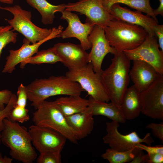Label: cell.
I'll use <instances>...</instances> for the list:
<instances>
[{
    "instance_id": "cell-35",
    "label": "cell",
    "mask_w": 163,
    "mask_h": 163,
    "mask_svg": "<svg viewBox=\"0 0 163 163\" xmlns=\"http://www.w3.org/2000/svg\"><path fill=\"white\" fill-rule=\"evenodd\" d=\"M12 94L11 91L8 89L0 91V109L4 108L5 105L8 103Z\"/></svg>"
},
{
    "instance_id": "cell-24",
    "label": "cell",
    "mask_w": 163,
    "mask_h": 163,
    "mask_svg": "<svg viewBox=\"0 0 163 163\" xmlns=\"http://www.w3.org/2000/svg\"><path fill=\"white\" fill-rule=\"evenodd\" d=\"M62 60L53 47L47 49L38 51L34 56L20 63V67L23 69L27 64L39 65L42 64H54Z\"/></svg>"
},
{
    "instance_id": "cell-30",
    "label": "cell",
    "mask_w": 163,
    "mask_h": 163,
    "mask_svg": "<svg viewBox=\"0 0 163 163\" xmlns=\"http://www.w3.org/2000/svg\"><path fill=\"white\" fill-rule=\"evenodd\" d=\"M17 99V95L13 94L9 101L4 108L0 109V133L4 128V120L8 117L10 111L16 105Z\"/></svg>"
},
{
    "instance_id": "cell-16",
    "label": "cell",
    "mask_w": 163,
    "mask_h": 163,
    "mask_svg": "<svg viewBox=\"0 0 163 163\" xmlns=\"http://www.w3.org/2000/svg\"><path fill=\"white\" fill-rule=\"evenodd\" d=\"M53 47L61 58V62L69 70L80 69L88 63L89 53L80 44L59 43Z\"/></svg>"
},
{
    "instance_id": "cell-3",
    "label": "cell",
    "mask_w": 163,
    "mask_h": 163,
    "mask_svg": "<svg viewBox=\"0 0 163 163\" xmlns=\"http://www.w3.org/2000/svg\"><path fill=\"white\" fill-rule=\"evenodd\" d=\"M4 128L1 133V142L10 149L12 158L23 163H33L37 154L27 129L7 118L4 119Z\"/></svg>"
},
{
    "instance_id": "cell-39",
    "label": "cell",
    "mask_w": 163,
    "mask_h": 163,
    "mask_svg": "<svg viewBox=\"0 0 163 163\" xmlns=\"http://www.w3.org/2000/svg\"><path fill=\"white\" fill-rule=\"evenodd\" d=\"M12 159V158L8 157L6 156L3 157L2 153H0V163H11Z\"/></svg>"
},
{
    "instance_id": "cell-27",
    "label": "cell",
    "mask_w": 163,
    "mask_h": 163,
    "mask_svg": "<svg viewBox=\"0 0 163 163\" xmlns=\"http://www.w3.org/2000/svg\"><path fill=\"white\" fill-rule=\"evenodd\" d=\"M10 25L0 26V60L2 51L10 43H16L17 33L14 32Z\"/></svg>"
},
{
    "instance_id": "cell-33",
    "label": "cell",
    "mask_w": 163,
    "mask_h": 163,
    "mask_svg": "<svg viewBox=\"0 0 163 163\" xmlns=\"http://www.w3.org/2000/svg\"><path fill=\"white\" fill-rule=\"evenodd\" d=\"M136 146L142 150L145 151L147 154L159 153L163 155V146L162 145L151 146L139 143Z\"/></svg>"
},
{
    "instance_id": "cell-36",
    "label": "cell",
    "mask_w": 163,
    "mask_h": 163,
    "mask_svg": "<svg viewBox=\"0 0 163 163\" xmlns=\"http://www.w3.org/2000/svg\"><path fill=\"white\" fill-rule=\"evenodd\" d=\"M154 32L158 40V43L160 49L163 52V25H156L154 28Z\"/></svg>"
},
{
    "instance_id": "cell-5",
    "label": "cell",
    "mask_w": 163,
    "mask_h": 163,
    "mask_svg": "<svg viewBox=\"0 0 163 163\" xmlns=\"http://www.w3.org/2000/svg\"><path fill=\"white\" fill-rule=\"evenodd\" d=\"M33 113L35 124L47 127L59 133L72 143L77 144L79 140L75 132L68 124L65 117L54 101L46 100Z\"/></svg>"
},
{
    "instance_id": "cell-11",
    "label": "cell",
    "mask_w": 163,
    "mask_h": 163,
    "mask_svg": "<svg viewBox=\"0 0 163 163\" xmlns=\"http://www.w3.org/2000/svg\"><path fill=\"white\" fill-rule=\"evenodd\" d=\"M141 113L155 119L163 120V75L140 92Z\"/></svg>"
},
{
    "instance_id": "cell-26",
    "label": "cell",
    "mask_w": 163,
    "mask_h": 163,
    "mask_svg": "<svg viewBox=\"0 0 163 163\" xmlns=\"http://www.w3.org/2000/svg\"><path fill=\"white\" fill-rule=\"evenodd\" d=\"M106 8L110 11L111 6L113 4L121 3L126 5L158 20L154 14L153 9L150 4V0H103Z\"/></svg>"
},
{
    "instance_id": "cell-8",
    "label": "cell",
    "mask_w": 163,
    "mask_h": 163,
    "mask_svg": "<svg viewBox=\"0 0 163 163\" xmlns=\"http://www.w3.org/2000/svg\"><path fill=\"white\" fill-rule=\"evenodd\" d=\"M119 123L112 121L106 123V134L103 137L104 143L108 145L110 148L119 151L128 150L137 147L139 143H145L151 145L154 140L150 133H147L143 138H140L136 131L126 135L120 133L118 130Z\"/></svg>"
},
{
    "instance_id": "cell-2",
    "label": "cell",
    "mask_w": 163,
    "mask_h": 163,
    "mask_svg": "<svg viewBox=\"0 0 163 163\" xmlns=\"http://www.w3.org/2000/svg\"><path fill=\"white\" fill-rule=\"evenodd\" d=\"M114 55L109 66L101 70V76L111 102L120 107L128 88L130 61L123 52H117Z\"/></svg>"
},
{
    "instance_id": "cell-12",
    "label": "cell",
    "mask_w": 163,
    "mask_h": 163,
    "mask_svg": "<svg viewBox=\"0 0 163 163\" xmlns=\"http://www.w3.org/2000/svg\"><path fill=\"white\" fill-rule=\"evenodd\" d=\"M28 131L32 144L40 153L48 151L61 152L67 139L51 129L35 124L30 126Z\"/></svg>"
},
{
    "instance_id": "cell-29",
    "label": "cell",
    "mask_w": 163,
    "mask_h": 163,
    "mask_svg": "<svg viewBox=\"0 0 163 163\" xmlns=\"http://www.w3.org/2000/svg\"><path fill=\"white\" fill-rule=\"evenodd\" d=\"M61 152L58 151H48L40 153L37 158V163H60Z\"/></svg>"
},
{
    "instance_id": "cell-7",
    "label": "cell",
    "mask_w": 163,
    "mask_h": 163,
    "mask_svg": "<svg viewBox=\"0 0 163 163\" xmlns=\"http://www.w3.org/2000/svg\"><path fill=\"white\" fill-rule=\"evenodd\" d=\"M101 72H94L92 63L89 62L80 69L69 70L66 76L78 83L94 99L108 102L110 98L102 81Z\"/></svg>"
},
{
    "instance_id": "cell-18",
    "label": "cell",
    "mask_w": 163,
    "mask_h": 163,
    "mask_svg": "<svg viewBox=\"0 0 163 163\" xmlns=\"http://www.w3.org/2000/svg\"><path fill=\"white\" fill-rule=\"evenodd\" d=\"M129 72L130 78L140 92L150 86L160 75L151 65L143 61L135 60Z\"/></svg>"
},
{
    "instance_id": "cell-34",
    "label": "cell",
    "mask_w": 163,
    "mask_h": 163,
    "mask_svg": "<svg viewBox=\"0 0 163 163\" xmlns=\"http://www.w3.org/2000/svg\"><path fill=\"white\" fill-rule=\"evenodd\" d=\"M144 163H163V155L159 153L144 154Z\"/></svg>"
},
{
    "instance_id": "cell-9",
    "label": "cell",
    "mask_w": 163,
    "mask_h": 163,
    "mask_svg": "<svg viewBox=\"0 0 163 163\" xmlns=\"http://www.w3.org/2000/svg\"><path fill=\"white\" fill-rule=\"evenodd\" d=\"M65 10L84 14L86 17V22L103 29L113 18L103 0H78L66 4Z\"/></svg>"
},
{
    "instance_id": "cell-40",
    "label": "cell",
    "mask_w": 163,
    "mask_h": 163,
    "mask_svg": "<svg viewBox=\"0 0 163 163\" xmlns=\"http://www.w3.org/2000/svg\"><path fill=\"white\" fill-rule=\"evenodd\" d=\"M0 2L7 4H12L14 2V0H0Z\"/></svg>"
},
{
    "instance_id": "cell-28",
    "label": "cell",
    "mask_w": 163,
    "mask_h": 163,
    "mask_svg": "<svg viewBox=\"0 0 163 163\" xmlns=\"http://www.w3.org/2000/svg\"><path fill=\"white\" fill-rule=\"evenodd\" d=\"M29 110L26 107L15 105L11 110L7 118L10 120L23 123L29 120Z\"/></svg>"
},
{
    "instance_id": "cell-6",
    "label": "cell",
    "mask_w": 163,
    "mask_h": 163,
    "mask_svg": "<svg viewBox=\"0 0 163 163\" xmlns=\"http://www.w3.org/2000/svg\"><path fill=\"white\" fill-rule=\"evenodd\" d=\"M0 9L8 11L13 15V18H5V20L11 26L13 31L21 34L32 44L46 38L52 32L53 28H42L34 24L31 20V12L23 9L18 5L8 7L0 5Z\"/></svg>"
},
{
    "instance_id": "cell-23",
    "label": "cell",
    "mask_w": 163,
    "mask_h": 163,
    "mask_svg": "<svg viewBox=\"0 0 163 163\" xmlns=\"http://www.w3.org/2000/svg\"><path fill=\"white\" fill-rule=\"evenodd\" d=\"M27 3L36 9L40 13L41 21L44 24H51L53 23L56 12L62 13L66 9V4L54 5L46 0H26Z\"/></svg>"
},
{
    "instance_id": "cell-22",
    "label": "cell",
    "mask_w": 163,
    "mask_h": 163,
    "mask_svg": "<svg viewBox=\"0 0 163 163\" xmlns=\"http://www.w3.org/2000/svg\"><path fill=\"white\" fill-rule=\"evenodd\" d=\"M54 101L65 117L81 112L85 109L88 105V99L83 98L78 95L61 97Z\"/></svg>"
},
{
    "instance_id": "cell-19",
    "label": "cell",
    "mask_w": 163,
    "mask_h": 163,
    "mask_svg": "<svg viewBox=\"0 0 163 163\" xmlns=\"http://www.w3.org/2000/svg\"><path fill=\"white\" fill-rule=\"evenodd\" d=\"M93 116L91 109L88 106L81 112L65 117L80 140L87 136L93 131L94 123Z\"/></svg>"
},
{
    "instance_id": "cell-4",
    "label": "cell",
    "mask_w": 163,
    "mask_h": 163,
    "mask_svg": "<svg viewBox=\"0 0 163 163\" xmlns=\"http://www.w3.org/2000/svg\"><path fill=\"white\" fill-rule=\"evenodd\" d=\"M104 30L110 45L117 52L136 48L143 42L148 34L141 26L114 18Z\"/></svg>"
},
{
    "instance_id": "cell-13",
    "label": "cell",
    "mask_w": 163,
    "mask_h": 163,
    "mask_svg": "<svg viewBox=\"0 0 163 163\" xmlns=\"http://www.w3.org/2000/svg\"><path fill=\"white\" fill-rule=\"evenodd\" d=\"M63 29L61 25L57 27L53 28L51 34L46 38L35 43H30L25 38L23 40V44L18 49L10 50L9 55L6 58V61L2 72L11 73L15 69L16 66L26 59L32 57L38 51L39 47L46 41L58 37V35Z\"/></svg>"
},
{
    "instance_id": "cell-10",
    "label": "cell",
    "mask_w": 163,
    "mask_h": 163,
    "mask_svg": "<svg viewBox=\"0 0 163 163\" xmlns=\"http://www.w3.org/2000/svg\"><path fill=\"white\" fill-rule=\"evenodd\" d=\"M156 37L148 34L143 42L133 50L123 52L130 61L140 60L152 66L163 75V52L159 49Z\"/></svg>"
},
{
    "instance_id": "cell-25",
    "label": "cell",
    "mask_w": 163,
    "mask_h": 163,
    "mask_svg": "<svg viewBox=\"0 0 163 163\" xmlns=\"http://www.w3.org/2000/svg\"><path fill=\"white\" fill-rule=\"evenodd\" d=\"M140 150L137 147L125 151H117L110 148L102 154L101 157L110 163H130Z\"/></svg>"
},
{
    "instance_id": "cell-1",
    "label": "cell",
    "mask_w": 163,
    "mask_h": 163,
    "mask_svg": "<svg viewBox=\"0 0 163 163\" xmlns=\"http://www.w3.org/2000/svg\"><path fill=\"white\" fill-rule=\"evenodd\" d=\"M27 98L36 110L48 98L57 95H80L84 90L79 84L66 75L37 79L26 86Z\"/></svg>"
},
{
    "instance_id": "cell-37",
    "label": "cell",
    "mask_w": 163,
    "mask_h": 163,
    "mask_svg": "<svg viewBox=\"0 0 163 163\" xmlns=\"http://www.w3.org/2000/svg\"><path fill=\"white\" fill-rule=\"evenodd\" d=\"M142 150H140L135 158L130 161V163H143L144 162V154Z\"/></svg>"
},
{
    "instance_id": "cell-41",
    "label": "cell",
    "mask_w": 163,
    "mask_h": 163,
    "mask_svg": "<svg viewBox=\"0 0 163 163\" xmlns=\"http://www.w3.org/2000/svg\"><path fill=\"white\" fill-rule=\"evenodd\" d=\"M1 133H0V144L1 143Z\"/></svg>"
},
{
    "instance_id": "cell-14",
    "label": "cell",
    "mask_w": 163,
    "mask_h": 163,
    "mask_svg": "<svg viewBox=\"0 0 163 163\" xmlns=\"http://www.w3.org/2000/svg\"><path fill=\"white\" fill-rule=\"evenodd\" d=\"M88 39L91 45V50L88 53V63H92L94 72H100L105 56L109 53L114 55L117 52L110 45L105 37L104 29L99 26H94Z\"/></svg>"
},
{
    "instance_id": "cell-21",
    "label": "cell",
    "mask_w": 163,
    "mask_h": 163,
    "mask_svg": "<svg viewBox=\"0 0 163 163\" xmlns=\"http://www.w3.org/2000/svg\"><path fill=\"white\" fill-rule=\"evenodd\" d=\"M88 100V106L91 109L93 116L101 115L119 123L125 122L126 120L119 106L112 102L108 103L95 100L90 96Z\"/></svg>"
},
{
    "instance_id": "cell-17",
    "label": "cell",
    "mask_w": 163,
    "mask_h": 163,
    "mask_svg": "<svg viewBox=\"0 0 163 163\" xmlns=\"http://www.w3.org/2000/svg\"><path fill=\"white\" fill-rule=\"evenodd\" d=\"M142 12L121 7L119 3L113 4L110 9V14L113 18L141 26L149 34L155 36L153 29L158 24V20L147 15H145Z\"/></svg>"
},
{
    "instance_id": "cell-31",
    "label": "cell",
    "mask_w": 163,
    "mask_h": 163,
    "mask_svg": "<svg viewBox=\"0 0 163 163\" xmlns=\"http://www.w3.org/2000/svg\"><path fill=\"white\" fill-rule=\"evenodd\" d=\"M17 99L16 105L26 107L27 94L26 86L21 83L18 88L17 91Z\"/></svg>"
},
{
    "instance_id": "cell-15",
    "label": "cell",
    "mask_w": 163,
    "mask_h": 163,
    "mask_svg": "<svg viewBox=\"0 0 163 163\" xmlns=\"http://www.w3.org/2000/svg\"><path fill=\"white\" fill-rule=\"evenodd\" d=\"M62 13L60 18L66 20L68 24L57 37L62 39L75 38L80 41V44L85 50L91 49V45L88 37L94 25L87 22L82 23L78 15L71 11L65 10Z\"/></svg>"
},
{
    "instance_id": "cell-20",
    "label": "cell",
    "mask_w": 163,
    "mask_h": 163,
    "mask_svg": "<svg viewBox=\"0 0 163 163\" xmlns=\"http://www.w3.org/2000/svg\"><path fill=\"white\" fill-rule=\"evenodd\" d=\"M140 92L134 85L128 87L122 99L120 107L126 120H131L141 113Z\"/></svg>"
},
{
    "instance_id": "cell-32",
    "label": "cell",
    "mask_w": 163,
    "mask_h": 163,
    "mask_svg": "<svg viewBox=\"0 0 163 163\" xmlns=\"http://www.w3.org/2000/svg\"><path fill=\"white\" fill-rule=\"evenodd\" d=\"M146 128L151 130L155 136L158 138L163 143V123H152L146 126Z\"/></svg>"
},
{
    "instance_id": "cell-38",
    "label": "cell",
    "mask_w": 163,
    "mask_h": 163,
    "mask_svg": "<svg viewBox=\"0 0 163 163\" xmlns=\"http://www.w3.org/2000/svg\"><path fill=\"white\" fill-rule=\"evenodd\" d=\"M160 4L158 8L153 10L154 15L156 16L158 15L163 16V0H159Z\"/></svg>"
}]
</instances>
